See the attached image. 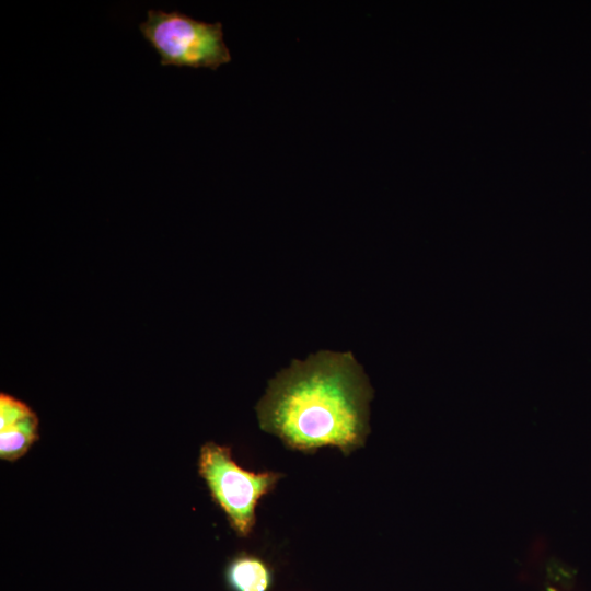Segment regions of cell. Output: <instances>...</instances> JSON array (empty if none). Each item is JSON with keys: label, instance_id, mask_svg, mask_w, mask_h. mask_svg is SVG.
<instances>
[{"label": "cell", "instance_id": "6da1fadb", "mask_svg": "<svg viewBox=\"0 0 591 591\" xmlns=\"http://www.w3.org/2000/svg\"><path fill=\"white\" fill-rule=\"evenodd\" d=\"M372 397L351 352L322 350L292 360L271 379L256 412L260 428L288 448L314 452L335 447L349 454L366 442Z\"/></svg>", "mask_w": 591, "mask_h": 591}, {"label": "cell", "instance_id": "7a4b0ae2", "mask_svg": "<svg viewBox=\"0 0 591 591\" xmlns=\"http://www.w3.org/2000/svg\"><path fill=\"white\" fill-rule=\"evenodd\" d=\"M139 30L162 66L216 70L231 61L220 22L207 23L178 11L149 10Z\"/></svg>", "mask_w": 591, "mask_h": 591}, {"label": "cell", "instance_id": "5b68a950", "mask_svg": "<svg viewBox=\"0 0 591 591\" xmlns=\"http://www.w3.org/2000/svg\"><path fill=\"white\" fill-rule=\"evenodd\" d=\"M228 580L235 591H266L270 575L266 565L252 556L235 558L228 568Z\"/></svg>", "mask_w": 591, "mask_h": 591}, {"label": "cell", "instance_id": "3957f363", "mask_svg": "<svg viewBox=\"0 0 591 591\" xmlns=\"http://www.w3.org/2000/svg\"><path fill=\"white\" fill-rule=\"evenodd\" d=\"M198 472L213 501L240 536H247L252 532L257 502L275 488L282 476L275 472L245 471L233 461L228 447L213 442L201 447Z\"/></svg>", "mask_w": 591, "mask_h": 591}, {"label": "cell", "instance_id": "277c9868", "mask_svg": "<svg viewBox=\"0 0 591 591\" xmlns=\"http://www.w3.org/2000/svg\"><path fill=\"white\" fill-rule=\"evenodd\" d=\"M38 439V418L23 402L0 394V457L15 461Z\"/></svg>", "mask_w": 591, "mask_h": 591}]
</instances>
